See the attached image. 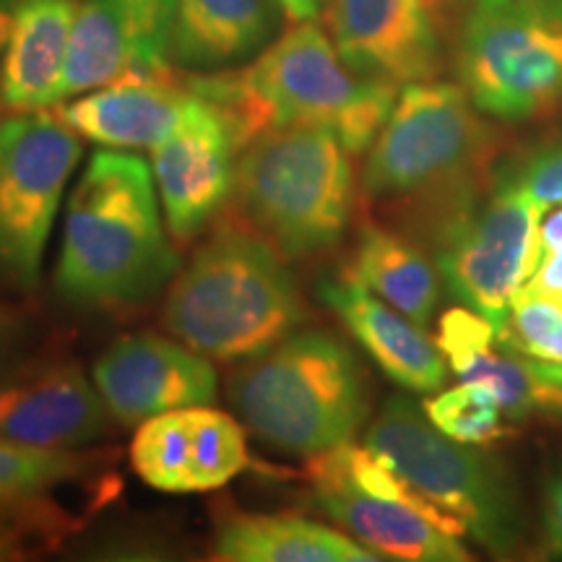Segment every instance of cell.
Here are the masks:
<instances>
[{"instance_id":"obj_11","label":"cell","mask_w":562,"mask_h":562,"mask_svg":"<svg viewBox=\"0 0 562 562\" xmlns=\"http://www.w3.org/2000/svg\"><path fill=\"white\" fill-rule=\"evenodd\" d=\"M237 154L229 117L193 91L175 131L151 149L154 180L175 240H193L220 216L235 193Z\"/></svg>"},{"instance_id":"obj_27","label":"cell","mask_w":562,"mask_h":562,"mask_svg":"<svg viewBox=\"0 0 562 562\" xmlns=\"http://www.w3.org/2000/svg\"><path fill=\"white\" fill-rule=\"evenodd\" d=\"M191 469L193 492L222 490L243 474L250 463L243 425L227 412L211 406H191Z\"/></svg>"},{"instance_id":"obj_21","label":"cell","mask_w":562,"mask_h":562,"mask_svg":"<svg viewBox=\"0 0 562 562\" xmlns=\"http://www.w3.org/2000/svg\"><path fill=\"white\" fill-rule=\"evenodd\" d=\"M79 0H13L9 45L0 60V104L11 112L60 102L68 42Z\"/></svg>"},{"instance_id":"obj_33","label":"cell","mask_w":562,"mask_h":562,"mask_svg":"<svg viewBox=\"0 0 562 562\" xmlns=\"http://www.w3.org/2000/svg\"><path fill=\"white\" fill-rule=\"evenodd\" d=\"M279 3L292 21H313L326 5V0H279Z\"/></svg>"},{"instance_id":"obj_22","label":"cell","mask_w":562,"mask_h":562,"mask_svg":"<svg viewBox=\"0 0 562 562\" xmlns=\"http://www.w3.org/2000/svg\"><path fill=\"white\" fill-rule=\"evenodd\" d=\"M214 560L224 562H375V552L349 533L305 516L224 513L211 539Z\"/></svg>"},{"instance_id":"obj_7","label":"cell","mask_w":562,"mask_h":562,"mask_svg":"<svg viewBox=\"0 0 562 562\" xmlns=\"http://www.w3.org/2000/svg\"><path fill=\"white\" fill-rule=\"evenodd\" d=\"M456 63L476 110L495 121L562 112V0H472Z\"/></svg>"},{"instance_id":"obj_10","label":"cell","mask_w":562,"mask_h":562,"mask_svg":"<svg viewBox=\"0 0 562 562\" xmlns=\"http://www.w3.org/2000/svg\"><path fill=\"white\" fill-rule=\"evenodd\" d=\"M547 214L508 175L435 243L438 271L463 307L501 331L518 290L529 281Z\"/></svg>"},{"instance_id":"obj_25","label":"cell","mask_w":562,"mask_h":562,"mask_svg":"<svg viewBox=\"0 0 562 562\" xmlns=\"http://www.w3.org/2000/svg\"><path fill=\"white\" fill-rule=\"evenodd\" d=\"M79 513L60 505L53 492L0 495V562L50 552L81 529Z\"/></svg>"},{"instance_id":"obj_29","label":"cell","mask_w":562,"mask_h":562,"mask_svg":"<svg viewBox=\"0 0 562 562\" xmlns=\"http://www.w3.org/2000/svg\"><path fill=\"white\" fill-rule=\"evenodd\" d=\"M524 286H531L550 297L562 311V206L558 211H547L542 216L537 263Z\"/></svg>"},{"instance_id":"obj_26","label":"cell","mask_w":562,"mask_h":562,"mask_svg":"<svg viewBox=\"0 0 562 562\" xmlns=\"http://www.w3.org/2000/svg\"><path fill=\"white\" fill-rule=\"evenodd\" d=\"M131 467L151 490L193 492L188 409L140 422L131 442Z\"/></svg>"},{"instance_id":"obj_23","label":"cell","mask_w":562,"mask_h":562,"mask_svg":"<svg viewBox=\"0 0 562 562\" xmlns=\"http://www.w3.org/2000/svg\"><path fill=\"white\" fill-rule=\"evenodd\" d=\"M347 271L417 326H432L442 277L414 240L381 224H364Z\"/></svg>"},{"instance_id":"obj_16","label":"cell","mask_w":562,"mask_h":562,"mask_svg":"<svg viewBox=\"0 0 562 562\" xmlns=\"http://www.w3.org/2000/svg\"><path fill=\"white\" fill-rule=\"evenodd\" d=\"M435 341L456 375L487 391L508 419L562 422V383L505 347L495 326L472 307H453L442 315Z\"/></svg>"},{"instance_id":"obj_8","label":"cell","mask_w":562,"mask_h":562,"mask_svg":"<svg viewBox=\"0 0 562 562\" xmlns=\"http://www.w3.org/2000/svg\"><path fill=\"white\" fill-rule=\"evenodd\" d=\"M364 446L385 461L487 552L508 554L521 539V508L495 461L442 435L412 398L391 396Z\"/></svg>"},{"instance_id":"obj_30","label":"cell","mask_w":562,"mask_h":562,"mask_svg":"<svg viewBox=\"0 0 562 562\" xmlns=\"http://www.w3.org/2000/svg\"><path fill=\"white\" fill-rule=\"evenodd\" d=\"M505 175L516 182L539 209L550 211L562 206V146L533 154L516 170H505Z\"/></svg>"},{"instance_id":"obj_5","label":"cell","mask_w":562,"mask_h":562,"mask_svg":"<svg viewBox=\"0 0 562 562\" xmlns=\"http://www.w3.org/2000/svg\"><path fill=\"white\" fill-rule=\"evenodd\" d=\"M227 398L258 440L300 459L351 442L370 417L362 364L321 328H300L232 370Z\"/></svg>"},{"instance_id":"obj_2","label":"cell","mask_w":562,"mask_h":562,"mask_svg":"<svg viewBox=\"0 0 562 562\" xmlns=\"http://www.w3.org/2000/svg\"><path fill=\"white\" fill-rule=\"evenodd\" d=\"M188 87L229 117L240 149L271 128L318 125L362 154L398 100V87L351 70L315 19L297 21L248 68L195 74Z\"/></svg>"},{"instance_id":"obj_31","label":"cell","mask_w":562,"mask_h":562,"mask_svg":"<svg viewBox=\"0 0 562 562\" xmlns=\"http://www.w3.org/2000/svg\"><path fill=\"white\" fill-rule=\"evenodd\" d=\"M32 344V321L21 307L0 302V372L24 360Z\"/></svg>"},{"instance_id":"obj_13","label":"cell","mask_w":562,"mask_h":562,"mask_svg":"<svg viewBox=\"0 0 562 562\" xmlns=\"http://www.w3.org/2000/svg\"><path fill=\"white\" fill-rule=\"evenodd\" d=\"M97 391L112 419L125 427L165 412L214 404L220 378L209 357L159 334H131L97 357Z\"/></svg>"},{"instance_id":"obj_15","label":"cell","mask_w":562,"mask_h":562,"mask_svg":"<svg viewBox=\"0 0 562 562\" xmlns=\"http://www.w3.org/2000/svg\"><path fill=\"white\" fill-rule=\"evenodd\" d=\"M328 24L344 63L368 79L406 87L442 66L435 0H331Z\"/></svg>"},{"instance_id":"obj_20","label":"cell","mask_w":562,"mask_h":562,"mask_svg":"<svg viewBox=\"0 0 562 562\" xmlns=\"http://www.w3.org/2000/svg\"><path fill=\"white\" fill-rule=\"evenodd\" d=\"M279 0H175L170 60L193 74L248 63L281 30Z\"/></svg>"},{"instance_id":"obj_18","label":"cell","mask_w":562,"mask_h":562,"mask_svg":"<svg viewBox=\"0 0 562 562\" xmlns=\"http://www.w3.org/2000/svg\"><path fill=\"white\" fill-rule=\"evenodd\" d=\"M313 505L323 516L368 547L381 560L467 562L472 560L461 537H453L422 513L402 503L370 495L339 476L307 474Z\"/></svg>"},{"instance_id":"obj_34","label":"cell","mask_w":562,"mask_h":562,"mask_svg":"<svg viewBox=\"0 0 562 562\" xmlns=\"http://www.w3.org/2000/svg\"><path fill=\"white\" fill-rule=\"evenodd\" d=\"M11 21H13V0H0V55H3L5 45H9Z\"/></svg>"},{"instance_id":"obj_9","label":"cell","mask_w":562,"mask_h":562,"mask_svg":"<svg viewBox=\"0 0 562 562\" xmlns=\"http://www.w3.org/2000/svg\"><path fill=\"white\" fill-rule=\"evenodd\" d=\"M81 140L60 115L13 112L0 121V286L32 294Z\"/></svg>"},{"instance_id":"obj_1","label":"cell","mask_w":562,"mask_h":562,"mask_svg":"<svg viewBox=\"0 0 562 562\" xmlns=\"http://www.w3.org/2000/svg\"><path fill=\"white\" fill-rule=\"evenodd\" d=\"M180 271L149 165L100 149L68 195L55 294L79 311H123L157 300Z\"/></svg>"},{"instance_id":"obj_19","label":"cell","mask_w":562,"mask_h":562,"mask_svg":"<svg viewBox=\"0 0 562 562\" xmlns=\"http://www.w3.org/2000/svg\"><path fill=\"white\" fill-rule=\"evenodd\" d=\"M193 91L172 70L154 76H123L91 89L60 110L79 136L104 149H154L175 131Z\"/></svg>"},{"instance_id":"obj_3","label":"cell","mask_w":562,"mask_h":562,"mask_svg":"<svg viewBox=\"0 0 562 562\" xmlns=\"http://www.w3.org/2000/svg\"><path fill=\"white\" fill-rule=\"evenodd\" d=\"M490 128L467 89L406 83L368 149L362 199L438 243L480 199Z\"/></svg>"},{"instance_id":"obj_6","label":"cell","mask_w":562,"mask_h":562,"mask_svg":"<svg viewBox=\"0 0 562 562\" xmlns=\"http://www.w3.org/2000/svg\"><path fill=\"white\" fill-rule=\"evenodd\" d=\"M232 199L245 227L281 256H323L344 240L355 211L351 151L318 125L271 128L237 154Z\"/></svg>"},{"instance_id":"obj_4","label":"cell","mask_w":562,"mask_h":562,"mask_svg":"<svg viewBox=\"0 0 562 562\" xmlns=\"http://www.w3.org/2000/svg\"><path fill=\"white\" fill-rule=\"evenodd\" d=\"M307 321L286 256L243 224H222L165 290L161 326L216 362L263 355Z\"/></svg>"},{"instance_id":"obj_12","label":"cell","mask_w":562,"mask_h":562,"mask_svg":"<svg viewBox=\"0 0 562 562\" xmlns=\"http://www.w3.org/2000/svg\"><path fill=\"white\" fill-rule=\"evenodd\" d=\"M175 0H81L70 32L60 100L108 87L123 76L172 70Z\"/></svg>"},{"instance_id":"obj_14","label":"cell","mask_w":562,"mask_h":562,"mask_svg":"<svg viewBox=\"0 0 562 562\" xmlns=\"http://www.w3.org/2000/svg\"><path fill=\"white\" fill-rule=\"evenodd\" d=\"M112 414L76 362H16L0 372V435L47 451H83L108 438Z\"/></svg>"},{"instance_id":"obj_28","label":"cell","mask_w":562,"mask_h":562,"mask_svg":"<svg viewBox=\"0 0 562 562\" xmlns=\"http://www.w3.org/2000/svg\"><path fill=\"white\" fill-rule=\"evenodd\" d=\"M422 409L442 435L463 446H495L513 435L501 404L474 383L461 381L456 389L440 391L438 396L427 398Z\"/></svg>"},{"instance_id":"obj_32","label":"cell","mask_w":562,"mask_h":562,"mask_svg":"<svg viewBox=\"0 0 562 562\" xmlns=\"http://www.w3.org/2000/svg\"><path fill=\"white\" fill-rule=\"evenodd\" d=\"M542 542L552 558H562V463L544 484Z\"/></svg>"},{"instance_id":"obj_17","label":"cell","mask_w":562,"mask_h":562,"mask_svg":"<svg viewBox=\"0 0 562 562\" xmlns=\"http://www.w3.org/2000/svg\"><path fill=\"white\" fill-rule=\"evenodd\" d=\"M318 292L393 383L414 393H435L446 385L448 362L438 341L349 271L323 279Z\"/></svg>"},{"instance_id":"obj_24","label":"cell","mask_w":562,"mask_h":562,"mask_svg":"<svg viewBox=\"0 0 562 562\" xmlns=\"http://www.w3.org/2000/svg\"><path fill=\"white\" fill-rule=\"evenodd\" d=\"M112 463V451H47L0 435V495H32L66 484L110 480Z\"/></svg>"}]
</instances>
